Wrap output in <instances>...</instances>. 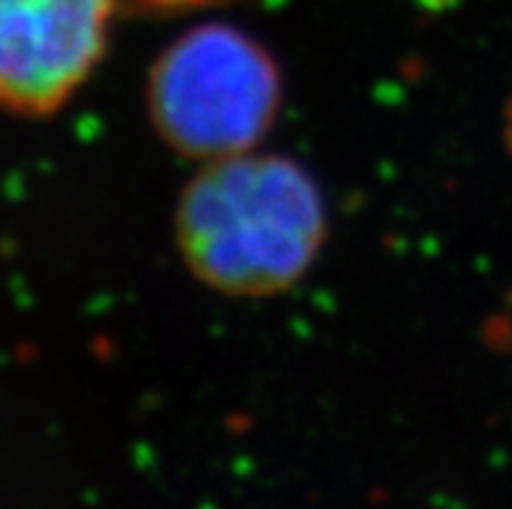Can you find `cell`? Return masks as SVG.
<instances>
[{"label":"cell","mask_w":512,"mask_h":509,"mask_svg":"<svg viewBox=\"0 0 512 509\" xmlns=\"http://www.w3.org/2000/svg\"><path fill=\"white\" fill-rule=\"evenodd\" d=\"M284 104V76L258 37L208 21L175 37L146 73V112L169 151L206 164L263 143Z\"/></svg>","instance_id":"obj_2"},{"label":"cell","mask_w":512,"mask_h":509,"mask_svg":"<svg viewBox=\"0 0 512 509\" xmlns=\"http://www.w3.org/2000/svg\"><path fill=\"white\" fill-rule=\"evenodd\" d=\"M117 3L136 8V13H149V16H177V13L227 6L234 0H117Z\"/></svg>","instance_id":"obj_4"},{"label":"cell","mask_w":512,"mask_h":509,"mask_svg":"<svg viewBox=\"0 0 512 509\" xmlns=\"http://www.w3.org/2000/svg\"><path fill=\"white\" fill-rule=\"evenodd\" d=\"M117 0H0V110L45 117L107 50Z\"/></svg>","instance_id":"obj_3"},{"label":"cell","mask_w":512,"mask_h":509,"mask_svg":"<svg viewBox=\"0 0 512 509\" xmlns=\"http://www.w3.org/2000/svg\"><path fill=\"white\" fill-rule=\"evenodd\" d=\"M505 138H507V146L512 151V94H510V102H507V110H505Z\"/></svg>","instance_id":"obj_5"},{"label":"cell","mask_w":512,"mask_h":509,"mask_svg":"<svg viewBox=\"0 0 512 509\" xmlns=\"http://www.w3.org/2000/svg\"><path fill=\"white\" fill-rule=\"evenodd\" d=\"M328 237L320 185L292 156L247 154L201 164L175 206V247L190 276L232 299L279 297Z\"/></svg>","instance_id":"obj_1"}]
</instances>
